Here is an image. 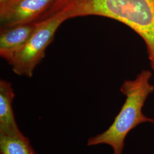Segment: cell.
Instances as JSON below:
<instances>
[{
    "label": "cell",
    "instance_id": "1",
    "mask_svg": "<svg viewBox=\"0 0 154 154\" xmlns=\"http://www.w3.org/2000/svg\"><path fill=\"white\" fill-rule=\"evenodd\" d=\"M98 16L126 24L145 41L154 70V0H55L42 19Z\"/></svg>",
    "mask_w": 154,
    "mask_h": 154
},
{
    "label": "cell",
    "instance_id": "2",
    "mask_svg": "<svg viewBox=\"0 0 154 154\" xmlns=\"http://www.w3.org/2000/svg\"><path fill=\"white\" fill-rule=\"evenodd\" d=\"M152 73L143 70L134 80L125 81L121 91L126 99L112 125L104 132L88 139L87 145L107 144L113 149V154H122L125 140L128 132L143 123H154V119L144 116L142 108L154 86L150 83Z\"/></svg>",
    "mask_w": 154,
    "mask_h": 154
},
{
    "label": "cell",
    "instance_id": "3",
    "mask_svg": "<svg viewBox=\"0 0 154 154\" xmlns=\"http://www.w3.org/2000/svg\"><path fill=\"white\" fill-rule=\"evenodd\" d=\"M66 20L58 15L36 22L35 28L26 44L9 62L17 75L33 76L37 65L44 58L45 50L53 41L55 32Z\"/></svg>",
    "mask_w": 154,
    "mask_h": 154
},
{
    "label": "cell",
    "instance_id": "4",
    "mask_svg": "<svg viewBox=\"0 0 154 154\" xmlns=\"http://www.w3.org/2000/svg\"><path fill=\"white\" fill-rule=\"evenodd\" d=\"M55 0H9L0 4L1 28L38 21Z\"/></svg>",
    "mask_w": 154,
    "mask_h": 154
},
{
    "label": "cell",
    "instance_id": "5",
    "mask_svg": "<svg viewBox=\"0 0 154 154\" xmlns=\"http://www.w3.org/2000/svg\"><path fill=\"white\" fill-rule=\"evenodd\" d=\"M36 22L1 28L0 55L8 63L26 44L35 28Z\"/></svg>",
    "mask_w": 154,
    "mask_h": 154
},
{
    "label": "cell",
    "instance_id": "6",
    "mask_svg": "<svg viewBox=\"0 0 154 154\" xmlns=\"http://www.w3.org/2000/svg\"><path fill=\"white\" fill-rule=\"evenodd\" d=\"M15 96L11 84L1 79L0 81V135L11 137L22 136L17 124L12 107Z\"/></svg>",
    "mask_w": 154,
    "mask_h": 154
},
{
    "label": "cell",
    "instance_id": "7",
    "mask_svg": "<svg viewBox=\"0 0 154 154\" xmlns=\"http://www.w3.org/2000/svg\"><path fill=\"white\" fill-rule=\"evenodd\" d=\"M0 154H37L24 135L11 137L0 135Z\"/></svg>",
    "mask_w": 154,
    "mask_h": 154
},
{
    "label": "cell",
    "instance_id": "8",
    "mask_svg": "<svg viewBox=\"0 0 154 154\" xmlns=\"http://www.w3.org/2000/svg\"><path fill=\"white\" fill-rule=\"evenodd\" d=\"M9 0H0V4L1 3H3V2H5L6 1H8Z\"/></svg>",
    "mask_w": 154,
    "mask_h": 154
}]
</instances>
